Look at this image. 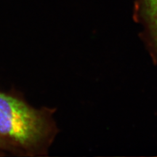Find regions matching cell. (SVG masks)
Wrapping results in <instances>:
<instances>
[{"label":"cell","instance_id":"6da1fadb","mask_svg":"<svg viewBox=\"0 0 157 157\" xmlns=\"http://www.w3.org/2000/svg\"><path fill=\"white\" fill-rule=\"evenodd\" d=\"M52 129L48 111L35 109L17 93L0 90V146L5 153L42 154Z\"/></svg>","mask_w":157,"mask_h":157},{"label":"cell","instance_id":"7a4b0ae2","mask_svg":"<svg viewBox=\"0 0 157 157\" xmlns=\"http://www.w3.org/2000/svg\"><path fill=\"white\" fill-rule=\"evenodd\" d=\"M145 11L157 42V0H143Z\"/></svg>","mask_w":157,"mask_h":157},{"label":"cell","instance_id":"3957f363","mask_svg":"<svg viewBox=\"0 0 157 157\" xmlns=\"http://www.w3.org/2000/svg\"><path fill=\"white\" fill-rule=\"evenodd\" d=\"M5 154H6L5 151L3 150L2 148V147H1V146H0V156H5Z\"/></svg>","mask_w":157,"mask_h":157}]
</instances>
